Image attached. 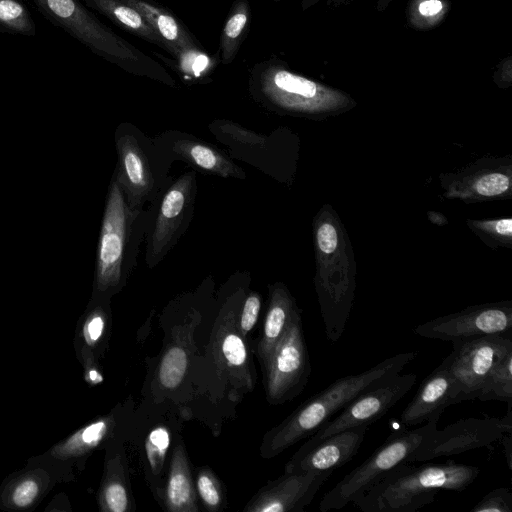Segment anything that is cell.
<instances>
[{"label": "cell", "instance_id": "4fadbf2b", "mask_svg": "<svg viewBox=\"0 0 512 512\" xmlns=\"http://www.w3.org/2000/svg\"><path fill=\"white\" fill-rule=\"evenodd\" d=\"M416 374L395 373L382 377L356 396L341 412L334 415L310 436L303 445H311L342 430L371 425L382 418L416 383Z\"/></svg>", "mask_w": 512, "mask_h": 512}, {"label": "cell", "instance_id": "ee69618b", "mask_svg": "<svg viewBox=\"0 0 512 512\" xmlns=\"http://www.w3.org/2000/svg\"><path fill=\"white\" fill-rule=\"evenodd\" d=\"M318 1L319 0H302V8H303V10L308 9L309 7H311L312 5L317 3Z\"/></svg>", "mask_w": 512, "mask_h": 512}, {"label": "cell", "instance_id": "1f68e13d", "mask_svg": "<svg viewBox=\"0 0 512 512\" xmlns=\"http://www.w3.org/2000/svg\"><path fill=\"white\" fill-rule=\"evenodd\" d=\"M43 482L38 474L23 475L9 487L8 504L17 509L31 506L41 494Z\"/></svg>", "mask_w": 512, "mask_h": 512}, {"label": "cell", "instance_id": "5bb4252c", "mask_svg": "<svg viewBox=\"0 0 512 512\" xmlns=\"http://www.w3.org/2000/svg\"><path fill=\"white\" fill-rule=\"evenodd\" d=\"M512 300L469 306L417 325L419 336L442 341H463L486 335L512 336Z\"/></svg>", "mask_w": 512, "mask_h": 512}, {"label": "cell", "instance_id": "f1b7e54d", "mask_svg": "<svg viewBox=\"0 0 512 512\" xmlns=\"http://www.w3.org/2000/svg\"><path fill=\"white\" fill-rule=\"evenodd\" d=\"M466 225L485 245L493 250L512 248V218L467 219Z\"/></svg>", "mask_w": 512, "mask_h": 512}, {"label": "cell", "instance_id": "83f0119b", "mask_svg": "<svg viewBox=\"0 0 512 512\" xmlns=\"http://www.w3.org/2000/svg\"><path fill=\"white\" fill-rule=\"evenodd\" d=\"M477 399L512 403V351L508 352L491 370Z\"/></svg>", "mask_w": 512, "mask_h": 512}, {"label": "cell", "instance_id": "4316f807", "mask_svg": "<svg viewBox=\"0 0 512 512\" xmlns=\"http://www.w3.org/2000/svg\"><path fill=\"white\" fill-rule=\"evenodd\" d=\"M249 16V5L246 0L235 1L221 35L220 48L223 64H230L234 60L248 25Z\"/></svg>", "mask_w": 512, "mask_h": 512}, {"label": "cell", "instance_id": "ba28073f", "mask_svg": "<svg viewBox=\"0 0 512 512\" xmlns=\"http://www.w3.org/2000/svg\"><path fill=\"white\" fill-rule=\"evenodd\" d=\"M117 167L114 173L128 204L132 208H143L153 202L167 184L164 169L166 164L155 144L133 126L123 124L115 132Z\"/></svg>", "mask_w": 512, "mask_h": 512}, {"label": "cell", "instance_id": "f35d334b", "mask_svg": "<svg viewBox=\"0 0 512 512\" xmlns=\"http://www.w3.org/2000/svg\"><path fill=\"white\" fill-rule=\"evenodd\" d=\"M181 70L194 77L201 76L211 65L208 55L202 49L189 50L181 53L177 58Z\"/></svg>", "mask_w": 512, "mask_h": 512}, {"label": "cell", "instance_id": "44dd1931", "mask_svg": "<svg viewBox=\"0 0 512 512\" xmlns=\"http://www.w3.org/2000/svg\"><path fill=\"white\" fill-rule=\"evenodd\" d=\"M138 10L163 41L166 51L177 58L189 50L201 49L182 24L168 11L146 0H122Z\"/></svg>", "mask_w": 512, "mask_h": 512}, {"label": "cell", "instance_id": "4dcf8cb0", "mask_svg": "<svg viewBox=\"0 0 512 512\" xmlns=\"http://www.w3.org/2000/svg\"><path fill=\"white\" fill-rule=\"evenodd\" d=\"M448 10V1L411 0L407 18L411 26L417 29H429L440 24Z\"/></svg>", "mask_w": 512, "mask_h": 512}, {"label": "cell", "instance_id": "ffe728a7", "mask_svg": "<svg viewBox=\"0 0 512 512\" xmlns=\"http://www.w3.org/2000/svg\"><path fill=\"white\" fill-rule=\"evenodd\" d=\"M298 309L294 297L284 283L276 282L269 286V302L258 343V355L263 366L285 334Z\"/></svg>", "mask_w": 512, "mask_h": 512}, {"label": "cell", "instance_id": "60d3db41", "mask_svg": "<svg viewBox=\"0 0 512 512\" xmlns=\"http://www.w3.org/2000/svg\"><path fill=\"white\" fill-rule=\"evenodd\" d=\"M505 61L504 64L500 65L494 75L495 83L501 88L509 87L512 81L511 58L508 57Z\"/></svg>", "mask_w": 512, "mask_h": 512}, {"label": "cell", "instance_id": "836d02e7", "mask_svg": "<svg viewBox=\"0 0 512 512\" xmlns=\"http://www.w3.org/2000/svg\"><path fill=\"white\" fill-rule=\"evenodd\" d=\"M196 491L203 505L209 511H218L223 505L220 482L208 468L199 469L196 478Z\"/></svg>", "mask_w": 512, "mask_h": 512}, {"label": "cell", "instance_id": "e575fe53", "mask_svg": "<svg viewBox=\"0 0 512 512\" xmlns=\"http://www.w3.org/2000/svg\"><path fill=\"white\" fill-rule=\"evenodd\" d=\"M0 24L19 33L34 30L28 11L17 0H0Z\"/></svg>", "mask_w": 512, "mask_h": 512}, {"label": "cell", "instance_id": "2e32d148", "mask_svg": "<svg viewBox=\"0 0 512 512\" xmlns=\"http://www.w3.org/2000/svg\"><path fill=\"white\" fill-rule=\"evenodd\" d=\"M333 472H285L262 487L244 511L302 512Z\"/></svg>", "mask_w": 512, "mask_h": 512}, {"label": "cell", "instance_id": "8992f818", "mask_svg": "<svg viewBox=\"0 0 512 512\" xmlns=\"http://www.w3.org/2000/svg\"><path fill=\"white\" fill-rule=\"evenodd\" d=\"M72 35L128 72L174 84L165 69L100 23L78 0H35Z\"/></svg>", "mask_w": 512, "mask_h": 512}, {"label": "cell", "instance_id": "b9f144b4", "mask_svg": "<svg viewBox=\"0 0 512 512\" xmlns=\"http://www.w3.org/2000/svg\"><path fill=\"white\" fill-rule=\"evenodd\" d=\"M427 217L429 219V221L435 225H438V226H444L448 223V219L446 218V216L441 213V212H437V211H428L427 212Z\"/></svg>", "mask_w": 512, "mask_h": 512}, {"label": "cell", "instance_id": "f546056e", "mask_svg": "<svg viewBox=\"0 0 512 512\" xmlns=\"http://www.w3.org/2000/svg\"><path fill=\"white\" fill-rule=\"evenodd\" d=\"M188 352L180 344L170 345L163 354L158 366L157 379L162 388H177L187 371Z\"/></svg>", "mask_w": 512, "mask_h": 512}, {"label": "cell", "instance_id": "8d00e7d4", "mask_svg": "<svg viewBox=\"0 0 512 512\" xmlns=\"http://www.w3.org/2000/svg\"><path fill=\"white\" fill-rule=\"evenodd\" d=\"M471 512H512V492L500 487L486 494Z\"/></svg>", "mask_w": 512, "mask_h": 512}, {"label": "cell", "instance_id": "3957f363", "mask_svg": "<svg viewBox=\"0 0 512 512\" xmlns=\"http://www.w3.org/2000/svg\"><path fill=\"white\" fill-rule=\"evenodd\" d=\"M476 466L448 461L413 465L404 462L353 500L363 512H414L431 504L439 491H462L479 475Z\"/></svg>", "mask_w": 512, "mask_h": 512}, {"label": "cell", "instance_id": "7c38bea8", "mask_svg": "<svg viewBox=\"0 0 512 512\" xmlns=\"http://www.w3.org/2000/svg\"><path fill=\"white\" fill-rule=\"evenodd\" d=\"M511 404L503 418L470 417L438 430L432 429L409 458V462H425L438 457L490 446L512 432Z\"/></svg>", "mask_w": 512, "mask_h": 512}, {"label": "cell", "instance_id": "52a82bcc", "mask_svg": "<svg viewBox=\"0 0 512 512\" xmlns=\"http://www.w3.org/2000/svg\"><path fill=\"white\" fill-rule=\"evenodd\" d=\"M440 416H434L416 429L405 426L395 430L373 454L348 473L324 494L319 509L322 512L339 510L360 497L397 465L409 462L410 456L426 435L437 427Z\"/></svg>", "mask_w": 512, "mask_h": 512}, {"label": "cell", "instance_id": "d4e9b609", "mask_svg": "<svg viewBox=\"0 0 512 512\" xmlns=\"http://www.w3.org/2000/svg\"><path fill=\"white\" fill-rule=\"evenodd\" d=\"M114 425L115 421L111 416L99 418L57 444L51 454L62 460L83 456L105 440Z\"/></svg>", "mask_w": 512, "mask_h": 512}, {"label": "cell", "instance_id": "f6af8a7d", "mask_svg": "<svg viewBox=\"0 0 512 512\" xmlns=\"http://www.w3.org/2000/svg\"><path fill=\"white\" fill-rule=\"evenodd\" d=\"M275 1H279V0H275Z\"/></svg>", "mask_w": 512, "mask_h": 512}, {"label": "cell", "instance_id": "7402d4cb", "mask_svg": "<svg viewBox=\"0 0 512 512\" xmlns=\"http://www.w3.org/2000/svg\"><path fill=\"white\" fill-rule=\"evenodd\" d=\"M164 500L169 511H198L196 490L188 458L182 444H178L172 454L164 490Z\"/></svg>", "mask_w": 512, "mask_h": 512}, {"label": "cell", "instance_id": "8fae6325", "mask_svg": "<svg viewBox=\"0 0 512 512\" xmlns=\"http://www.w3.org/2000/svg\"><path fill=\"white\" fill-rule=\"evenodd\" d=\"M442 197L475 204L512 198V157L484 156L469 165L439 175Z\"/></svg>", "mask_w": 512, "mask_h": 512}, {"label": "cell", "instance_id": "7bdbcfd3", "mask_svg": "<svg viewBox=\"0 0 512 512\" xmlns=\"http://www.w3.org/2000/svg\"><path fill=\"white\" fill-rule=\"evenodd\" d=\"M511 434L512 432H508L506 433L501 440H503V444H504V448H505V453H506V459H507V464H508V467L511 469V448H512V445H511Z\"/></svg>", "mask_w": 512, "mask_h": 512}, {"label": "cell", "instance_id": "74e56055", "mask_svg": "<svg viewBox=\"0 0 512 512\" xmlns=\"http://www.w3.org/2000/svg\"><path fill=\"white\" fill-rule=\"evenodd\" d=\"M261 309V296L250 292L245 298L237 321V329L245 338L257 323Z\"/></svg>", "mask_w": 512, "mask_h": 512}, {"label": "cell", "instance_id": "30bf717a", "mask_svg": "<svg viewBox=\"0 0 512 512\" xmlns=\"http://www.w3.org/2000/svg\"><path fill=\"white\" fill-rule=\"evenodd\" d=\"M267 400L281 404L299 395L311 374L301 309L294 314L285 334L264 365Z\"/></svg>", "mask_w": 512, "mask_h": 512}, {"label": "cell", "instance_id": "9a60e30c", "mask_svg": "<svg viewBox=\"0 0 512 512\" xmlns=\"http://www.w3.org/2000/svg\"><path fill=\"white\" fill-rule=\"evenodd\" d=\"M451 372L454 404L477 399L494 366L512 351L511 335H486L452 342Z\"/></svg>", "mask_w": 512, "mask_h": 512}, {"label": "cell", "instance_id": "ab89813d", "mask_svg": "<svg viewBox=\"0 0 512 512\" xmlns=\"http://www.w3.org/2000/svg\"><path fill=\"white\" fill-rule=\"evenodd\" d=\"M82 360L85 371V380L91 385L100 383L103 380L102 375L97 367L91 350L86 346L82 348Z\"/></svg>", "mask_w": 512, "mask_h": 512}, {"label": "cell", "instance_id": "277c9868", "mask_svg": "<svg viewBox=\"0 0 512 512\" xmlns=\"http://www.w3.org/2000/svg\"><path fill=\"white\" fill-rule=\"evenodd\" d=\"M150 210L132 208L113 175L100 227L95 266V293L108 296L126 283L145 239Z\"/></svg>", "mask_w": 512, "mask_h": 512}, {"label": "cell", "instance_id": "e0dca14e", "mask_svg": "<svg viewBox=\"0 0 512 512\" xmlns=\"http://www.w3.org/2000/svg\"><path fill=\"white\" fill-rule=\"evenodd\" d=\"M368 429L369 425H358L302 445L287 462L285 472L335 471L356 456Z\"/></svg>", "mask_w": 512, "mask_h": 512}, {"label": "cell", "instance_id": "d6a6232c", "mask_svg": "<svg viewBox=\"0 0 512 512\" xmlns=\"http://www.w3.org/2000/svg\"><path fill=\"white\" fill-rule=\"evenodd\" d=\"M170 431L164 425L153 428L145 441V453L151 472L158 475L163 468L170 446Z\"/></svg>", "mask_w": 512, "mask_h": 512}, {"label": "cell", "instance_id": "484cf974", "mask_svg": "<svg viewBox=\"0 0 512 512\" xmlns=\"http://www.w3.org/2000/svg\"><path fill=\"white\" fill-rule=\"evenodd\" d=\"M99 505L105 512H126L132 509L131 494L119 461H112L108 466L99 493Z\"/></svg>", "mask_w": 512, "mask_h": 512}, {"label": "cell", "instance_id": "d6986e66", "mask_svg": "<svg viewBox=\"0 0 512 512\" xmlns=\"http://www.w3.org/2000/svg\"><path fill=\"white\" fill-rule=\"evenodd\" d=\"M450 354L430 373L419 386L400 415L403 426L420 425L454 404V379Z\"/></svg>", "mask_w": 512, "mask_h": 512}, {"label": "cell", "instance_id": "d590c367", "mask_svg": "<svg viewBox=\"0 0 512 512\" xmlns=\"http://www.w3.org/2000/svg\"><path fill=\"white\" fill-rule=\"evenodd\" d=\"M107 324V312L101 305L95 306L86 316L82 327L85 346L90 350L101 341Z\"/></svg>", "mask_w": 512, "mask_h": 512}, {"label": "cell", "instance_id": "5b68a950", "mask_svg": "<svg viewBox=\"0 0 512 512\" xmlns=\"http://www.w3.org/2000/svg\"><path fill=\"white\" fill-rule=\"evenodd\" d=\"M258 91L270 109L313 120L338 116L357 105L349 94L279 66H270L261 73Z\"/></svg>", "mask_w": 512, "mask_h": 512}, {"label": "cell", "instance_id": "ac0fdd59", "mask_svg": "<svg viewBox=\"0 0 512 512\" xmlns=\"http://www.w3.org/2000/svg\"><path fill=\"white\" fill-rule=\"evenodd\" d=\"M160 151L175 156L195 167L198 171L222 178L245 179L243 169L216 147L179 132H167L155 141Z\"/></svg>", "mask_w": 512, "mask_h": 512}, {"label": "cell", "instance_id": "7a4b0ae2", "mask_svg": "<svg viewBox=\"0 0 512 512\" xmlns=\"http://www.w3.org/2000/svg\"><path fill=\"white\" fill-rule=\"evenodd\" d=\"M417 355L415 351L399 353L359 374L337 379L266 433L261 445L262 456H277L293 444L310 437L365 389L382 377L401 372Z\"/></svg>", "mask_w": 512, "mask_h": 512}, {"label": "cell", "instance_id": "6da1fadb", "mask_svg": "<svg viewBox=\"0 0 512 512\" xmlns=\"http://www.w3.org/2000/svg\"><path fill=\"white\" fill-rule=\"evenodd\" d=\"M315 255V291L328 340L342 336L352 310L356 289V262L345 226L326 203L312 222Z\"/></svg>", "mask_w": 512, "mask_h": 512}, {"label": "cell", "instance_id": "603a6c76", "mask_svg": "<svg viewBox=\"0 0 512 512\" xmlns=\"http://www.w3.org/2000/svg\"><path fill=\"white\" fill-rule=\"evenodd\" d=\"M218 336L216 348L220 362L230 371L234 378L238 377L241 385L251 387L250 358L244 337L237 329L235 312L229 311L224 317Z\"/></svg>", "mask_w": 512, "mask_h": 512}, {"label": "cell", "instance_id": "9c48e42d", "mask_svg": "<svg viewBox=\"0 0 512 512\" xmlns=\"http://www.w3.org/2000/svg\"><path fill=\"white\" fill-rule=\"evenodd\" d=\"M196 192V173L191 170L166 184L151 203L145 235V261L149 268L159 264L188 229Z\"/></svg>", "mask_w": 512, "mask_h": 512}, {"label": "cell", "instance_id": "cb8c5ba5", "mask_svg": "<svg viewBox=\"0 0 512 512\" xmlns=\"http://www.w3.org/2000/svg\"><path fill=\"white\" fill-rule=\"evenodd\" d=\"M95 9L127 32L155 44L166 47L142 14L122 0H87Z\"/></svg>", "mask_w": 512, "mask_h": 512}]
</instances>
